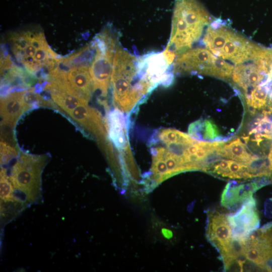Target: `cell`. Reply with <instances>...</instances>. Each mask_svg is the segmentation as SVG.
Here are the masks:
<instances>
[{
    "mask_svg": "<svg viewBox=\"0 0 272 272\" xmlns=\"http://www.w3.org/2000/svg\"><path fill=\"white\" fill-rule=\"evenodd\" d=\"M25 91H16L1 100L2 124L14 127L20 117L31 108L25 99Z\"/></svg>",
    "mask_w": 272,
    "mask_h": 272,
    "instance_id": "cell-12",
    "label": "cell"
},
{
    "mask_svg": "<svg viewBox=\"0 0 272 272\" xmlns=\"http://www.w3.org/2000/svg\"><path fill=\"white\" fill-rule=\"evenodd\" d=\"M173 65L174 73L197 74L221 79H228L234 68L207 48L200 47L192 48L177 54Z\"/></svg>",
    "mask_w": 272,
    "mask_h": 272,
    "instance_id": "cell-7",
    "label": "cell"
},
{
    "mask_svg": "<svg viewBox=\"0 0 272 272\" xmlns=\"http://www.w3.org/2000/svg\"><path fill=\"white\" fill-rule=\"evenodd\" d=\"M106 27L96 36L93 42L95 53L90 63V72L94 90L102 96L107 95L110 86L114 53L120 45L118 34Z\"/></svg>",
    "mask_w": 272,
    "mask_h": 272,
    "instance_id": "cell-6",
    "label": "cell"
},
{
    "mask_svg": "<svg viewBox=\"0 0 272 272\" xmlns=\"http://www.w3.org/2000/svg\"><path fill=\"white\" fill-rule=\"evenodd\" d=\"M153 155L152 171L158 182H160L169 177L168 169L165 161L157 148L152 149Z\"/></svg>",
    "mask_w": 272,
    "mask_h": 272,
    "instance_id": "cell-19",
    "label": "cell"
},
{
    "mask_svg": "<svg viewBox=\"0 0 272 272\" xmlns=\"http://www.w3.org/2000/svg\"><path fill=\"white\" fill-rule=\"evenodd\" d=\"M1 164L5 165L18 156V151L15 148L7 142L1 141Z\"/></svg>",
    "mask_w": 272,
    "mask_h": 272,
    "instance_id": "cell-20",
    "label": "cell"
},
{
    "mask_svg": "<svg viewBox=\"0 0 272 272\" xmlns=\"http://www.w3.org/2000/svg\"><path fill=\"white\" fill-rule=\"evenodd\" d=\"M69 115L96 135H105L101 116L94 109L88 105V103L80 105L70 113Z\"/></svg>",
    "mask_w": 272,
    "mask_h": 272,
    "instance_id": "cell-13",
    "label": "cell"
},
{
    "mask_svg": "<svg viewBox=\"0 0 272 272\" xmlns=\"http://www.w3.org/2000/svg\"><path fill=\"white\" fill-rule=\"evenodd\" d=\"M202 42L215 55L236 65L257 58L266 49L233 30L220 19L209 24Z\"/></svg>",
    "mask_w": 272,
    "mask_h": 272,
    "instance_id": "cell-3",
    "label": "cell"
},
{
    "mask_svg": "<svg viewBox=\"0 0 272 272\" xmlns=\"http://www.w3.org/2000/svg\"><path fill=\"white\" fill-rule=\"evenodd\" d=\"M108 127L111 140L118 149L126 145L125 120L123 113L116 108L110 112L108 117Z\"/></svg>",
    "mask_w": 272,
    "mask_h": 272,
    "instance_id": "cell-15",
    "label": "cell"
},
{
    "mask_svg": "<svg viewBox=\"0 0 272 272\" xmlns=\"http://www.w3.org/2000/svg\"><path fill=\"white\" fill-rule=\"evenodd\" d=\"M246 259L267 269L272 262V222L252 232L245 239Z\"/></svg>",
    "mask_w": 272,
    "mask_h": 272,
    "instance_id": "cell-9",
    "label": "cell"
},
{
    "mask_svg": "<svg viewBox=\"0 0 272 272\" xmlns=\"http://www.w3.org/2000/svg\"><path fill=\"white\" fill-rule=\"evenodd\" d=\"M245 97L249 109L253 112L255 109H260L265 105L267 92L264 85L260 84L246 94Z\"/></svg>",
    "mask_w": 272,
    "mask_h": 272,
    "instance_id": "cell-18",
    "label": "cell"
},
{
    "mask_svg": "<svg viewBox=\"0 0 272 272\" xmlns=\"http://www.w3.org/2000/svg\"><path fill=\"white\" fill-rule=\"evenodd\" d=\"M46 157L21 153L13 166L10 180L16 199L25 207L41 197V176Z\"/></svg>",
    "mask_w": 272,
    "mask_h": 272,
    "instance_id": "cell-5",
    "label": "cell"
},
{
    "mask_svg": "<svg viewBox=\"0 0 272 272\" xmlns=\"http://www.w3.org/2000/svg\"><path fill=\"white\" fill-rule=\"evenodd\" d=\"M110 84L113 101L127 112L155 87L149 80L139 57L120 45L114 53Z\"/></svg>",
    "mask_w": 272,
    "mask_h": 272,
    "instance_id": "cell-1",
    "label": "cell"
},
{
    "mask_svg": "<svg viewBox=\"0 0 272 272\" xmlns=\"http://www.w3.org/2000/svg\"><path fill=\"white\" fill-rule=\"evenodd\" d=\"M211 21L209 13L198 0H175L171 35L165 49L176 56L192 48Z\"/></svg>",
    "mask_w": 272,
    "mask_h": 272,
    "instance_id": "cell-2",
    "label": "cell"
},
{
    "mask_svg": "<svg viewBox=\"0 0 272 272\" xmlns=\"http://www.w3.org/2000/svg\"><path fill=\"white\" fill-rule=\"evenodd\" d=\"M227 216L233 238L245 239L259 226L256 201L253 196L245 200L236 213Z\"/></svg>",
    "mask_w": 272,
    "mask_h": 272,
    "instance_id": "cell-10",
    "label": "cell"
},
{
    "mask_svg": "<svg viewBox=\"0 0 272 272\" xmlns=\"http://www.w3.org/2000/svg\"><path fill=\"white\" fill-rule=\"evenodd\" d=\"M217 152L220 156L245 164L249 163L256 156L247 151L246 145L240 138L223 144Z\"/></svg>",
    "mask_w": 272,
    "mask_h": 272,
    "instance_id": "cell-17",
    "label": "cell"
},
{
    "mask_svg": "<svg viewBox=\"0 0 272 272\" xmlns=\"http://www.w3.org/2000/svg\"><path fill=\"white\" fill-rule=\"evenodd\" d=\"M67 65L70 68L67 70L55 66L49 72V76L56 79L70 90L88 101L94 91L89 64Z\"/></svg>",
    "mask_w": 272,
    "mask_h": 272,
    "instance_id": "cell-8",
    "label": "cell"
},
{
    "mask_svg": "<svg viewBox=\"0 0 272 272\" xmlns=\"http://www.w3.org/2000/svg\"><path fill=\"white\" fill-rule=\"evenodd\" d=\"M268 159L269 163V168H270V171H272V152H271L269 154Z\"/></svg>",
    "mask_w": 272,
    "mask_h": 272,
    "instance_id": "cell-21",
    "label": "cell"
},
{
    "mask_svg": "<svg viewBox=\"0 0 272 272\" xmlns=\"http://www.w3.org/2000/svg\"><path fill=\"white\" fill-rule=\"evenodd\" d=\"M158 137L167 149L173 153L181 151L195 141L185 133L171 128L160 130Z\"/></svg>",
    "mask_w": 272,
    "mask_h": 272,
    "instance_id": "cell-16",
    "label": "cell"
},
{
    "mask_svg": "<svg viewBox=\"0 0 272 272\" xmlns=\"http://www.w3.org/2000/svg\"><path fill=\"white\" fill-rule=\"evenodd\" d=\"M257 189L258 187L256 182L238 185H235L233 182H230L222 192L221 204L227 208H232L238 203L242 204L252 196L253 193Z\"/></svg>",
    "mask_w": 272,
    "mask_h": 272,
    "instance_id": "cell-14",
    "label": "cell"
},
{
    "mask_svg": "<svg viewBox=\"0 0 272 272\" xmlns=\"http://www.w3.org/2000/svg\"><path fill=\"white\" fill-rule=\"evenodd\" d=\"M9 38L15 58L29 72L35 73L45 67L51 71L58 64L59 59L48 46L42 32L35 30L14 32Z\"/></svg>",
    "mask_w": 272,
    "mask_h": 272,
    "instance_id": "cell-4",
    "label": "cell"
},
{
    "mask_svg": "<svg viewBox=\"0 0 272 272\" xmlns=\"http://www.w3.org/2000/svg\"><path fill=\"white\" fill-rule=\"evenodd\" d=\"M206 237L219 252L223 249L232 238L231 229L227 215L218 212L208 211Z\"/></svg>",
    "mask_w": 272,
    "mask_h": 272,
    "instance_id": "cell-11",
    "label": "cell"
}]
</instances>
